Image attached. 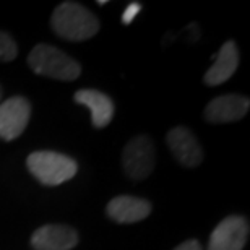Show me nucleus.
Listing matches in <instances>:
<instances>
[{"label": "nucleus", "instance_id": "1", "mask_svg": "<svg viewBox=\"0 0 250 250\" xmlns=\"http://www.w3.org/2000/svg\"><path fill=\"white\" fill-rule=\"evenodd\" d=\"M51 26L57 36L67 41H86L96 36L101 24L98 17L86 7L75 2L57 5L51 18Z\"/></svg>", "mask_w": 250, "mask_h": 250}, {"label": "nucleus", "instance_id": "2", "mask_svg": "<svg viewBox=\"0 0 250 250\" xmlns=\"http://www.w3.org/2000/svg\"><path fill=\"white\" fill-rule=\"evenodd\" d=\"M28 63L34 73L62 82H73L82 73V67L75 59L47 44H38L29 52Z\"/></svg>", "mask_w": 250, "mask_h": 250}, {"label": "nucleus", "instance_id": "3", "mask_svg": "<svg viewBox=\"0 0 250 250\" xmlns=\"http://www.w3.org/2000/svg\"><path fill=\"white\" fill-rule=\"evenodd\" d=\"M28 169L42 186L56 187L70 181L78 171L73 158L56 151H36L28 156Z\"/></svg>", "mask_w": 250, "mask_h": 250}, {"label": "nucleus", "instance_id": "4", "mask_svg": "<svg viewBox=\"0 0 250 250\" xmlns=\"http://www.w3.org/2000/svg\"><path fill=\"white\" fill-rule=\"evenodd\" d=\"M156 154L154 145L146 135H138L125 145L122 153V166L125 174L133 181H143L153 172Z\"/></svg>", "mask_w": 250, "mask_h": 250}, {"label": "nucleus", "instance_id": "5", "mask_svg": "<svg viewBox=\"0 0 250 250\" xmlns=\"http://www.w3.org/2000/svg\"><path fill=\"white\" fill-rule=\"evenodd\" d=\"M249 231L246 218L231 214L213 229L207 250H242L247 244Z\"/></svg>", "mask_w": 250, "mask_h": 250}, {"label": "nucleus", "instance_id": "6", "mask_svg": "<svg viewBox=\"0 0 250 250\" xmlns=\"http://www.w3.org/2000/svg\"><path fill=\"white\" fill-rule=\"evenodd\" d=\"M31 117V104L26 98L13 96L0 104V138L12 142L24 132Z\"/></svg>", "mask_w": 250, "mask_h": 250}, {"label": "nucleus", "instance_id": "7", "mask_svg": "<svg viewBox=\"0 0 250 250\" xmlns=\"http://www.w3.org/2000/svg\"><path fill=\"white\" fill-rule=\"evenodd\" d=\"M250 101L247 96L239 94H224V96L214 98L205 107V119L209 124H228L241 121L247 116Z\"/></svg>", "mask_w": 250, "mask_h": 250}, {"label": "nucleus", "instance_id": "8", "mask_svg": "<svg viewBox=\"0 0 250 250\" xmlns=\"http://www.w3.org/2000/svg\"><path fill=\"white\" fill-rule=\"evenodd\" d=\"M167 145L174 158L186 167H197L203 161V151L195 135L187 127H174L167 133Z\"/></svg>", "mask_w": 250, "mask_h": 250}, {"label": "nucleus", "instance_id": "9", "mask_svg": "<svg viewBox=\"0 0 250 250\" xmlns=\"http://www.w3.org/2000/svg\"><path fill=\"white\" fill-rule=\"evenodd\" d=\"M77 244V231L61 224H46L31 236V246L36 250H72Z\"/></svg>", "mask_w": 250, "mask_h": 250}, {"label": "nucleus", "instance_id": "10", "mask_svg": "<svg viewBox=\"0 0 250 250\" xmlns=\"http://www.w3.org/2000/svg\"><path fill=\"white\" fill-rule=\"evenodd\" d=\"M106 211L109 214V218L114 219L116 223L132 224L148 218V214L151 213V203L145 198L121 195V197L112 198L107 203Z\"/></svg>", "mask_w": 250, "mask_h": 250}, {"label": "nucleus", "instance_id": "11", "mask_svg": "<svg viewBox=\"0 0 250 250\" xmlns=\"http://www.w3.org/2000/svg\"><path fill=\"white\" fill-rule=\"evenodd\" d=\"M75 103L83 104L91 111V122L96 128H104L114 117L112 99L98 89H80L75 93Z\"/></svg>", "mask_w": 250, "mask_h": 250}, {"label": "nucleus", "instance_id": "12", "mask_svg": "<svg viewBox=\"0 0 250 250\" xmlns=\"http://www.w3.org/2000/svg\"><path fill=\"white\" fill-rule=\"evenodd\" d=\"M239 67V51L234 41L224 42V46L219 49V52L214 56V63L209 67V70L205 73V83L209 86H216L236 73Z\"/></svg>", "mask_w": 250, "mask_h": 250}, {"label": "nucleus", "instance_id": "13", "mask_svg": "<svg viewBox=\"0 0 250 250\" xmlns=\"http://www.w3.org/2000/svg\"><path fill=\"white\" fill-rule=\"evenodd\" d=\"M18 54V47L13 38L0 31V62H12Z\"/></svg>", "mask_w": 250, "mask_h": 250}, {"label": "nucleus", "instance_id": "14", "mask_svg": "<svg viewBox=\"0 0 250 250\" xmlns=\"http://www.w3.org/2000/svg\"><path fill=\"white\" fill-rule=\"evenodd\" d=\"M142 12V5L137 3V2H133V3H130L127 8L124 10V15H122V23L124 24H130L135 20V17Z\"/></svg>", "mask_w": 250, "mask_h": 250}, {"label": "nucleus", "instance_id": "15", "mask_svg": "<svg viewBox=\"0 0 250 250\" xmlns=\"http://www.w3.org/2000/svg\"><path fill=\"white\" fill-rule=\"evenodd\" d=\"M174 250H203V247L197 239H188V241L182 242L181 246L176 247Z\"/></svg>", "mask_w": 250, "mask_h": 250}, {"label": "nucleus", "instance_id": "16", "mask_svg": "<svg viewBox=\"0 0 250 250\" xmlns=\"http://www.w3.org/2000/svg\"><path fill=\"white\" fill-rule=\"evenodd\" d=\"M0 98H2V89H0Z\"/></svg>", "mask_w": 250, "mask_h": 250}]
</instances>
